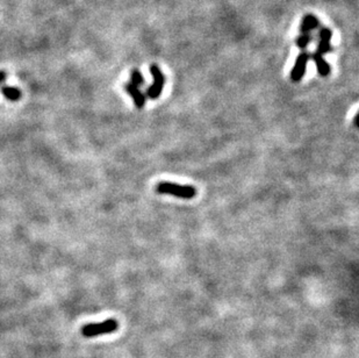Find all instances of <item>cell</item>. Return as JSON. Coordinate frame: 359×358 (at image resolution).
<instances>
[{"mask_svg":"<svg viewBox=\"0 0 359 358\" xmlns=\"http://www.w3.org/2000/svg\"><path fill=\"white\" fill-rule=\"evenodd\" d=\"M156 191L160 194L174 195V197L185 199V200H189V199L194 198L196 195V188L194 186L176 184L171 183V181H161V183H158Z\"/></svg>","mask_w":359,"mask_h":358,"instance_id":"6da1fadb","label":"cell"},{"mask_svg":"<svg viewBox=\"0 0 359 358\" xmlns=\"http://www.w3.org/2000/svg\"><path fill=\"white\" fill-rule=\"evenodd\" d=\"M130 83H132L133 85L137 86V88H140V86H143L144 85V77L142 75V72H141L139 69H133L132 70V74H130Z\"/></svg>","mask_w":359,"mask_h":358,"instance_id":"30bf717a","label":"cell"},{"mask_svg":"<svg viewBox=\"0 0 359 358\" xmlns=\"http://www.w3.org/2000/svg\"><path fill=\"white\" fill-rule=\"evenodd\" d=\"M319 27V19L313 14H306L302 18L301 25H300V33L310 34V32Z\"/></svg>","mask_w":359,"mask_h":358,"instance_id":"8992f818","label":"cell"},{"mask_svg":"<svg viewBox=\"0 0 359 358\" xmlns=\"http://www.w3.org/2000/svg\"><path fill=\"white\" fill-rule=\"evenodd\" d=\"M312 41V36L310 34H300V36L296 39V46H298L300 49H306L307 46Z\"/></svg>","mask_w":359,"mask_h":358,"instance_id":"8fae6325","label":"cell"},{"mask_svg":"<svg viewBox=\"0 0 359 358\" xmlns=\"http://www.w3.org/2000/svg\"><path fill=\"white\" fill-rule=\"evenodd\" d=\"M312 58L314 60V62H315L316 68H317V72H319V75L322 76V77H328V76H329L330 72H331V68H330L329 63H328V62L324 60L322 55H319L317 53H314L312 55Z\"/></svg>","mask_w":359,"mask_h":358,"instance_id":"52a82bcc","label":"cell"},{"mask_svg":"<svg viewBox=\"0 0 359 358\" xmlns=\"http://www.w3.org/2000/svg\"><path fill=\"white\" fill-rule=\"evenodd\" d=\"M150 74L153 76V84L147 90V97L156 100L160 98L165 85V76L157 64H153L150 67Z\"/></svg>","mask_w":359,"mask_h":358,"instance_id":"3957f363","label":"cell"},{"mask_svg":"<svg viewBox=\"0 0 359 358\" xmlns=\"http://www.w3.org/2000/svg\"><path fill=\"white\" fill-rule=\"evenodd\" d=\"M125 90H126L127 93L132 97L134 104H135V106H136V108L141 109L146 106L147 97H146V94L141 91L140 88L133 85L132 83H128V84H125Z\"/></svg>","mask_w":359,"mask_h":358,"instance_id":"5b68a950","label":"cell"},{"mask_svg":"<svg viewBox=\"0 0 359 358\" xmlns=\"http://www.w3.org/2000/svg\"><path fill=\"white\" fill-rule=\"evenodd\" d=\"M309 58H310V55L307 53V51H302V53L299 55L298 58H296L295 63H294V67H293L291 70L292 82L298 83L301 81L302 77L306 74L307 64H308Z\"/></svg>","mask_w":359,"mask_h":358,"instance_id":"277c9868","label":"cell"},{"mask_svg":"<svg viewBox=\"0 0 359 358\" xmlns=\"http://www.w3.org/2000/svg\"><path fill=\"white\" fill-rule=\"evenodd\" d=\"M333 50V47L330 44V39H320L319 44H317V49L315 53H317L319 55H323L327 53H330Z\"/></svg>","mask_w":359,"mask_h":358,"instance_id":"9c48e42d","label":"cell"},{"mask_svg":"<svg viewBox=\"0 0 359 358\" xmlns=\"http://www.w3.org/2000/svg\"><path fill=\"white\" fill-rule=\"evenodd\" d=\"M1 93L11 101H16L21 98V91L18 88H12V86H2Z\"/></svg>","mask_w":359,"mask_h":358,"instance_id":"ba28073f","label":"cell"},{"mask_svg":"<svg viewBox=\"0 0 359 358\" xmlns=\"http://www.w3.org/2000/svg\"><path fill=\"white\" fill-rule=\"evenodd\" d=\"M119 323L115 319H107L100 323H89L82 329V334L85 337H94L103 334H112L116 332Z\"/></svg>","mask_w":359,"mask_h":358,"instance_id":"7a4b0ae2","label":"cell"}]
</instances>
